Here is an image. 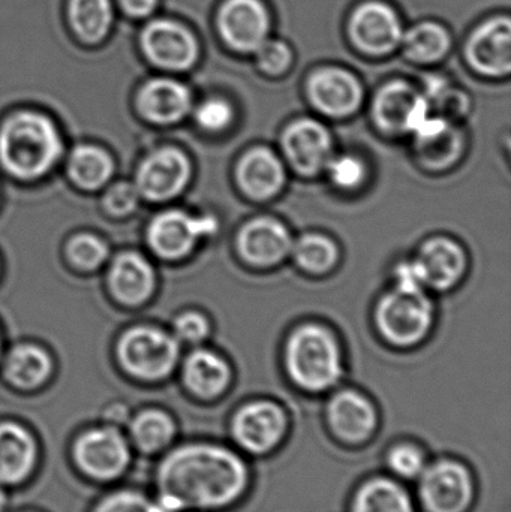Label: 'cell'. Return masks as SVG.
Masks as SVG:
<instances>
[{
  "label": "cell",
  "mask_w": 511,
  "mask_h": 512,
  "mask_svg": "<svg viewBox=\"0 0 511 512\" xmlns=\"http://www.w3.org/2000/svg\"><path fill=\"white\" fill-rule=\"evenodd\" d=\"M51 372L53 361L39 346H15L6 358V378L12 385L24 390L41 387L50 378Z\"/></svg>",
  "instance_id": "83f0119b"
},
{
  "label": "cell",
  "mask_w": 511,
  "mask_h": 512,
  "mask_svg": "<svg viewBox=\"0 0 511 512\" xmlns=\"http://www.w3.org/2000/svg\"><path fill=\"white\" fill-rule=\"evenodd\" d=\"M350 512H416L407 490L390 480L378 477L366 481L354 493Z\"/></svg>",
  "instance_id": "4316f807"
},
{
  "label": "cell",
  "mask_w": 511,
  "mask_h": 512,
  "mask_svg": "<svg viewBox=\"0 0 511 512\" xmlns=\"http://www.w3.org/2000/svg\"><path fill=\"white\" fill-rule=\"evenodd\" d=\"M212 218H195L180 210H168L150 222L147 240L162 258H183L195 248L201 237L215 233Z\"/></svg>",
  "instance_id": "30bf717a"
},
{
  "label": "cell",
  "mask_w": 511,
  "mask_h": 512,
  "mask_svg": "<svg viewBox=\"0 0 511 512\" xmlns=\"http://www.w3.org/2000/svg\"><path fill=\"white\" fill-rule=\"evenodd\" d=\"M219 32L228 47L255 51L270 33V15L260 0H227L218 15Z\"/></svg>",
  "instance_id": "7c38bea8"
},
{
  "label": "cell",
  "mask_w": 511,
  "mask_h": 512,
  "mask_svg": "<svg viewBox=\"0 0 511 512\" xmlns=\"http://www.w3.org/2000/svg\"><path fill=\"white\" fill-rule=\"evenodd\" d=\"M471 66L486 75L509 74L511 69V23L497 17L480 26L467 45Z\"/></svg>",
  "instance_id": "e0dca14e"
},
{
  "label": "cell",
  "mask_w": 511,
  "mask_h": 512,
  "mask_svg": "<svg viewBox=\"0 0 511 512\" xmlns=\"http://www.w3.org/2000/svg\"><path fill=\"white\" fill-rule=\"evenodd\" d=\"M287 432V417L281 406L269 400L248 403L234 415L231 435L242 450L264 454L278 447Z\"/></svg>",
  "instance_id": "ba28073f"
},
{
  "label": "cell",
  "mask_w": 511,
  "mask_h": 512,
  "mask_svg": "<svg viewBox=\"0 0 511 512\" xmlns=\"http://www.w3.org/2000/svg\"><path fill=\"white\" fill-rule=\"evenodd\" d=\"M398 282L399 289L405 291H422V285H425L416 262H407L398 268Z\"/></svg>",
  "instance_id": "b9f144b4"
},
{
  "label": "cell",
  "mask_w": 511,
  "mask_h": 512,
  "mask_svg": "<svg viewBox=\"0 0 511 512\" xmlns=\"http://www.w3.org/2000/svg\"><path fill=\"white\" fill-rule=\"evenodd\" d=\"M123 11L128 12L132 17H147L155 11L158 0H119Z\"/></svg>",
  "instance_id": "7bdbcfd3"
},
{
  "label": "cell",
  "mask_w": 511,
  "mask_h": 512,
  "mask_svg": "<svg viewBox=\"0 0 511 512\" xmlns=\"http://www.w3.org/2000/svg\"><path fill=\"white\" fill-rule=\"evenodd\" d=\"M351 36L360 50L369 54H387L396 50L404 38L398 14L383 2H366L351 17Z\"/></svg>",
  "instance_id": "4fadbf2b"
},
{
  "label": "cell",
  "mask_w": 511,
  "mask_h": 512,
  "mask_svg": "<svg viewBox=\"0 0 511 512\" xmlns=\"http://www.w3.org/2000/svg\"><path fill=\"white\" fill-rule=\"evenodd\" d=\"M93 512H156V507L141 493L122 490L102 499Z\"/></svg>",
  "instance_id": "8d00e7d4"
},
{
  "label": "cell",
  "mask_w": 511,
  "mask_h": 512,
  "mask_svg": "<svg viewBox=\"0 0 511 512\" xmlns=\"http://www.w3.org/2000/svg\"><path fill=\"white\" fill-rule=\"evenodd\" d=\"M195 119L206 131H222L233 120V110L222 99H207L195 111Z\"/></svg>",
  "instance_id": "74e56055"
},
{
  "label": "cell",
  "mask_w": 511,
  "mask_h": 512,
  "mask_svg": "<svg viewBox=\"0 0 511 512\" xmlns=\"http://www.w3.org/2000/svg\"><path fill=\"white\" fill-rule=\"evenodd\" d=\"M140 42L147 59L167 71H186L200 54L195 36L176 21H150L141 32Z\"/></svg>",
  "instance_id": "9c48e42d"
},
{
  "label": "cell",
  "mask_w": 511,
  "mask_h": 512,
  "mask_svg": "<svg viewBox=\"0 0 511 512\" xmlns=\"http://www.w3.org/2000/svg\"><path fill=\"white\" fill-rule=\"evenodd\" d=\"M6 504H8V496H6L5 490L0 487V512L5 510Z\"/></svg>",
  "instance_id": "f6af8a7d"
},
{
  "label": "cell",
  "mask_w": 511,
  "mask_h": 512,
  "mask_svg": "<svg viewBox=\"0 0 511 512\" xmlns=\"http://www.w3.org/2000/svg\"><path fill=\"white\" fill-rule=\"evenodd\" d=\"M417 134V152L425 165L443 168L458 158L461 152V137L449 128L446 120L428 117Z\"/></svg>",
  "instance_id": "484cf974"
},
{
  "label": "cell",
  "mask_w": 511,
  "mask_h": 512,
  "mask_svg": "<svg viewBox=\"0 0 511 512\" xmlns=\"http://www.w3.org/2000/svg\"><path fill=\"white\" fill-rule=\"evenodd\" d=\"M374 116L384 131L414 132L429 117L428 99L408 84L392 83L375 98Z\"/></svg>",
  "instance_id": "5bb4252c"
},
{
  "label": "cell",
  "mask_w": 511,
  "mask_h": 512,
  "mask_svg": "<svg viewBox=\"0 0 511 512\" xmlns=\"http://www.w3.org/2000/svg\"><path fill=\"white\" fill-rule=\"evenodd\" d=\"M230 376L227 363L213 352H192L183 364V382L200 399L221 396L230 382Z\"/></svg>",
  "instance_id": "d4e9b609"
},
{
  "label": "cell",
  "mask_w": 511,
  "mask_h": 512,
  "mask_svg": "<svg viewBox=\"0 0 511 512\" xmlns=\"http://www.w3.org/2000/svg\"><path fill=\"white\" fill-rule=\"evenodd\" d=\"M285 155L299 173H318L327 167L332 153V138L320 123L299 120L293 123L282 138Z\"/></svg>",
  "instance_id": "ac0fdd59"
},
{
  "label": "cell",
  "mask_w": 511,
  "mask_h": 512,
  "mask_svg": "<svg viewBox=\"0 0 511 512\" xmlns=\"http://www.w3.org/2000/svg\"><path fill=\"white\" fill-rule=\"evenodd\" d=\"M294 255L305 270L323 273L333 267L338 258V251L326 237L309 234L297 242Z\"/></svg>",
  "instance_id": "d6a6232c"
},
{
  "label": "cell",
  "mask_w": 511,
  "mask_h": 512,
  "mask_svg": "<svg viewBox=\"0 0 511 512\" xmlns=\"http://www.w3.org/2000/svg\"><path fill=\"white\" fill-rule=\"evenodd\" d=\"M387 465L393 474L404 480H416L426 468V457L413 444H398L387 454Z\"/></svg>",
  "instance_id": "e575fe53"
},
{
  "label": "cell",
  "mask_w": 511,
  "mask_h": 512,
  "mask_svg": "<svg viewBox=\"0 0 511 512\" xmlns=\"http://www.w3.org/2000/svg\"><path fill=\"white\" fill-rule=\"evenodd\" d=\"M188 87L171 78H153L138 92L137 105L147 120L168 125L182 120L191 108Z\"/></svg>",
  "instance_id": "ffe728a7"
},
{
  "label": "cell",
  "mask_w": 511,
  "mask_h": 512,
  "mask_svg": "<svg viewBox=\"0 0 511 512\" xmlns=\"http://www.w3.org/2000/svg\"><path fill=\"white\" fill-rule=\"evenodd\" d=\"M329 167L330 177L333 183L339 188L351 189L356 188L362 183L365 177V167L359 159L354 156H341V158L330 161Z\"/></svg>",
  "instance_id": "f35d334b"
},
{
  "label": "cell",
  "mask_w": 511,
  "mask_h": 512,
  "mask_svg": "<svg viewBox=\"0 0 511 512\" xmlns=\"http://www.w3.org/2000/svg\"><path fill=\"white\" fill-rule=\"evenodd\" d=\"M132 442L146 454L158 453L173 442L176 424L161 409H144L129 424Z\"/></svg>",
  "instance_id": "f546056e"
},
{
  "label": "cell",
  "mask_w": 511,
  "mask_h": 512,
  "mask_svg": "<svg viewBox=\"0 0 511 512\" xmlns=\"http://www.w3.org/2000/svg\"><path fill=\"white\" fill-rule=\"evenodd\" d=\"M414 262L419 267L423 283L437 289L455 285L465 270V255L461 246L447 239L429 240L420 251L419 259Z\"/></svg>",
  "instance_id": "603a6c76"
},
{
  "label": "cell",
  "mask_w": 511,
  "mask_h": 512,
  "mask_svg": "<svg viewBox=\"0 0 511 512\" xmlns=\"http://www.w3.org/2000/svg\"><path fill=\"white\" fill-rule=\"evenodd\" d=\"M117 357L129 375L159 381L173 372L179 358L176 337L149 325L129 328L117 343Z\"/></svg>",
  "instance_id": "277c9868"
},
{
  "label": "cell",
  "mask_w": 511,
  "mask_h": 512,
  "mask_svg": "<svg viewBox=\"0 0 511 512\" xmlns=\"http://www.w3.org/2000/svg\"><path fill=\"white\" fill-rule=\"evenodd\" d=\"M309 98L327 116L354 113L362 104L363 92L357 78L344 69L327 68L309 78Z\"/></svg>",
  "instance_id": "2e32d148"
},
{
  "label": "cell",
  "mask_w": 511,
  "mask_h": 512,
  "mask_svg": "<svg viewBox=\"0 0 511 512\" xmlns=\"http://www.w3.org/2000/svg\"><path fill=\"white\" fill-rule=\"evenodd\" d=\"M174 330H176V336L179 339L188 343H197L209 333V322L200 313L186 312L177 316L176 322H174Z\"/></svg>",
  "instance_id": "60d3db41"
},
{
  "label": "cell",
  "mask_w": 511,
  "mask_h": 512,
  "mask_svg": "<svg viewBox=\"0 0 511 512\" xmlns=\"http://www.w3.org/2000/svg\"><path fill=\"white\" fill-rule=\"evenodd\" d=\"M72 453L80 471L96 481L116 480L131 462L128 442L116 426L87 430Z\"/></svg>",
  "instance_id": "8992f818"
},
{
  "label": "cell",
  "mask_w": 511,
  "mask_h": 512,
  "mask_svg": "<svg viewBox=\"0 0 511 512\" xmlns=\"http://www.w3.org/2000/svg\"><path fill=\"white\" fill-rule=\"evenodd\" d=\"M68 173L80 188L95 191L113 177V158L101 147L81 144L69 156Z\"/></svg>",
  "instance_id": "f1b7e54d"
},
{
  "label": "cell",
  "mask_w": 511,
  "mask_h": 512,
  "mask_svg": "<svg viewBox=\"0 0 511 512\" xmlns=\"http://www.w3.org/2000/svg\"><path fill=\"white\" fill-rule=\"evenodd\" d=\"M162 501L180 511L221 510L242 498L249 471L230 448L188 444L171 451L156 472Z\"/></svg>",
  "instance_id": "6da1fadb"
},
{
  "label": "cell",
  "mask_w": 511,
  "mask_h": 512,
  "mask_svg": "<svg viewBox=\"0 0 511 512\" xmlns=\"http://www.w3.org/2000/svg\"><path fill=\"white\" fill-rule=\"evenodd\" d=\"M402 42L407 56L420 63L443 59L452 45L449 32L437 23L417 24L405 33Z\"/></svg>",
  "instance_id": "1f68e13d"
},
{
  "label": "cell",
  "mask_w": 511,
  "mask_h": 512,
  "mask_svg": "<svg viewBox=\"0 0 511 512\" xmlns=\"http://www.w3.org/2000/svg\"><path fill=\"white\" fill-rule=\"evenodd\" d=\"M108 285L117 300L131 306L144 303L155 288V273L143 255L122 252L111 262Z\"/></svg>",
  "instance_id": "44dd1931"
},
{
  "label": "cell",
  "mask_w": 511,
  "mask_h": 512,
  "mask_svg": "<svg viewBox=\"0 0 511 512\" xmlns=\"http://www.w3.org/2000/svg\"><path fill=\"white\" fill-rule=\"evenodd\" d=\"M66 254L77 267L83 270H96L107 259L108 248L101 239L92 234H78L68 243Z\"/></svg>",
  "instance_id": "836d02e7"
},
{
  "label": "cell",
  "mask_w": 511,
  "mask_h": 512,
  "mask_svg": "<svg viewBox=\"0 0 511 512\" xmlns=\"http://www.w3.org/2000/svg\"><path fill=\"white\" fill-rule=\"evenodd\" d=\"M327 421L333 435L341 441L362 444L377 430L378 415L365 396L353 390H344L330 400Z\"/></svg>",
  "instance_id": "9a60e30c"
},
{
  "label": "cell",
  "mask_w": 511,
  "mask_h": 512,
  "mask_svg": "<svg viewBox=\"0 0 511 512\" xmlns=\"http://www.w3.org/2000/svg\"><path fill=\"white\" fill-rule=\"evenodd\" d=\"M188 158L173 147L155 150L140 164L135 188L150 201H167L177 197L188 185Z\"/></svg>",
  "instance_id": "8fae6325"
},
{
  "label": "cell",
  "mask_w": 511,
  "mask_h": 512,
  "mask_svg": "<svg viewBox=\"0 0 511 512\" xmlns=\"http://www.w3.org/2000/svg\"><path fill=\"white\" fill-rule=\"evenodd\" d=\"M69 21L72 29L86 42H99L113 24L111 0H69Z\"/></svg>",
  "instance_id": "4dcf8cb0"
},
{
  "label": "cell",
  "mask_w": 511,
  "mask_h": 512,
  "mask_svg": "<svg viewBox=\"0 0 511 512\" xmlns=\"http://www.w3.org/2000/svg\"><path fill=\"white\" fill-rule=\"evenodd\" d=\"M38 447L32 433L14 421L0 423V486L23 483L32 474Z\"/></svg>",
  "instance_id": "d6986e66"
},
{
  "label": "cell",
  "mask_w": 511,
  "mask_h": 512,
  "mask_svg": "<svg viewBox=\"0 0 511 512\" xmlns=\"http://www.w3.org/2000/svg\"><path fill=\"white\" fill-rule=\"evenodd\" d=\"M291 379L308 391H324L342 376V358L332 334L318 325L299 328L287 346Z\"/></svg>",
  "instance_id": "3957f363"
},
{
  "label": "cell",
  "mask_w": 511,
  "mask_h": 512,
  "mask_svg": "<svg viewBox=\"0 0 511 512\" xmlns=\"http://www.w3.org/2000/svg\"><path fill=\"white\" fill-rule=\"evenodd\" d=\"M281 162L267 149H254L240 161L237 180L240 188L257 200L273 197L284 185Z\"/></svg>",
  "instance_id": "cb8c5ba5"
},
{
  "label": "cell",
  "mask_w": 511,
  "mask_h": 512,
  "mask_svg": "<svg viewBox=\"0 0 511 512\" xmlns=\"http://www.w3.org/2000/svg\"><path fill=\"white\" fill-rule=\"evenodd\" d=\"M137 188L131 183L119 182L111 186L105 195V207L111 215L125 216L134 212L138 206Z\"/></svg>",
  "instance_id": "ab89813d"
},
{
  "label": "cell",
  "mask_w": 511,
  "mask_h": 512,
  "mask_svg": "<svg viewBox=\"0 0 511 512\" xmlns=\"http://www.w3.org/2000/svg\"><path fill=\"white\" fill-rule=\"evenodd\" d=\"M419 478L420 502L428 512H467L473 504V475L458 460H438Z\"/></svg>",
  "instance_id": "5b68a950"
},
{
  "label": "cell",
  "mask_w": 511,
  "mask_h": 512,
  "mask_svg": "<svg viewBox=\"0 0 511 512\" xmlns=\"http://www.w3.org/2000/svg\"><path fill=\"white\" fill-rule=\"evenodd\" d=\"M381 333L396 345L419 342L432 321L431 303L422 291L396 289L383 298L378 306Z\"/></svg>",
  "instance_id": "52a82bcc"
},
{
  "label": "cell",
  "mask_w": 511,
  "mask_h": 512,
  "mask_svg": "<svg viewBox=\"0 0 511 512\" xmlns=\"http://www.w3.org/2000/svg\"><path fill=\"white\" fill-rule=\"evenodd\" d=\"M63 143L50 117L18 111L0 126V164L11 176L35 180L59 161Z\"/></svg>",
  "instance_id": "7a4b0ae2"
},
{
  "label": "cell",
  "mask_w": 511,
  "mask_h": 512,
  "mask_svg": "<svg viewBox=\"0 0 511 512\" xmlns=\"http://www.w3.org/2000/svg\"><path fill=\"white\" fill-rule=\"evenodd\" d=\"M257 63L261 71L270 75H279L290 68L293 62V53L285 42L276 39H266L257 50Z\"/></svg>",
  "instance_id": "d590c367"
},
{
  "label": "cell",
  "mask_w": 511,
  "mask_h": 512,
  "mask_svg": "<svg viewBox=\"0 0 511 512\" xmlns=\"http://www.w3.org/2000/svg\"><path fill=\"white\" fill-rule=\"evenodd\" d=\"M291 237L287 228L272 219L249 222L239 234V251L255 265L276 264L290 252Z\"/></svg>",
  "instance_id": "7402d4cb"
},
{
  "label": "cell",
  "mask_w": 511,
  "mask_h": 512,
  "mask_svg": "<svg viewBox=\"0 0 511 512\" xmlns=\"http://www.w3.org/2000/svg\"><path fill=\"white\" fill-rule=\"evenodd\" d=\"M105 418H107L108 423L117 426L128 418V408L125 405H120V403H114L105 411Z\"/></svg>",
  "instance_id": "ee69618b"
}]
</instances>
